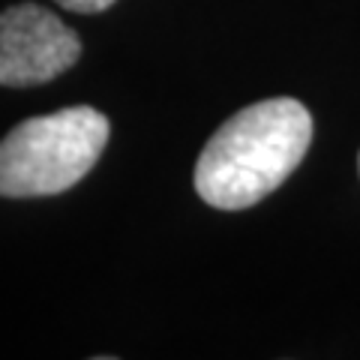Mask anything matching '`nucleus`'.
I'll return each instance as SVG.
<instances>
[{
	"mask_svg": "<svg viewBox=\"0 0 360 360\" xmlns=\"http://www.w3.org/2000/svg\"><path fill=\"white\" fill-rule=\"evenodd\" d=\"M78 54L75 30L45 6L18 4L0 13V84H45L72 70Z\"/></svg>",
	"mask_w": 360,
	"mask_h": 360,
	"instance_id": "obj_3",
	"label": "nucleus"
},
{
	"mask_svg": "<svg viewBox=\"0 0 360 360\" xmlns=\"http://www.w3.org/2000/svg\"><path fill=\"white\" fill-rule=\"evenodd\" d=\"M108 117L90 105L30 117L0 141V195L39 198L75 186L108 144Z\"/></svg>",
	"mask_w": 360,
	"mask_h": 360,
	"instance_id": "obj_2",
	"label": "nucleus"
},
{
	"mask_svg": "<svg viewBox=\"0 0 360 360\" xmlns=\"http://www.w3.org/2000/svg\"><path fill=\"white\" fill-rule=\"evenodd\" d=\"M70 13H82V15H94V13H105L115 0H54Z\"/></svg>",
	"mask_w": 360,
	"mask_h": 360,
	"instance_id": "obj_4",
	"label": "nucleus"
},
{
	"mask_svg": "<svg viewBox=\"0 0 360 360\" xmlns=\"http://www.w3.org/2000/svg\"><path fill=\"white\" fill-rule=\"evenodd\" d=\"M309 144L312 115L303 103H252L210 135L195 165V193L217 210H246L283 186Z\"/></svg>",
	"mask_w": 360,
	"mask_h": 360,
	"instance_id": "obj_1",
	"label": "nucleus"
},
{
	"mask_svg": "<svg viewBox=\"0 0 360 360\" xmlns=\"http://www.w3.org/2000/svg\"><path fill=\"white\" fill-rule=\"evenodd\" d=\"M357 168H360V156H357Z\"/></svg>",
	"mask_w": 360,
	"mask_h": 360,
	"instance_id": "obj_5",
	"label": "nucleus"
}]
</instances>
